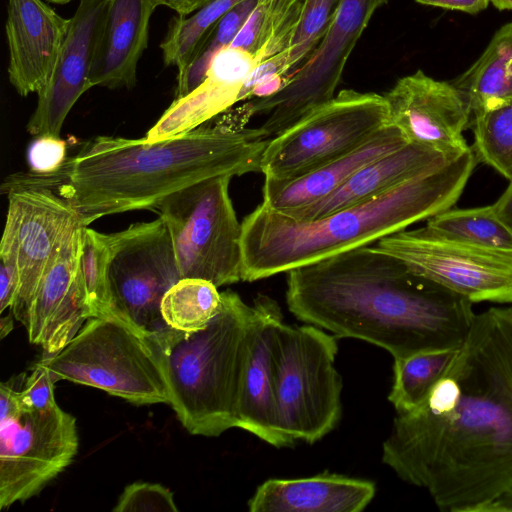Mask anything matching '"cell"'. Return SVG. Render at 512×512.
Listing matches in <instances>:
<instances>
[{
    "label": "cell",
    "instance_id": "9c48e42d",
    "mask_svg": "<svg viewBox=\"0 0 512 512\" xmlns=\"http://www.w3.org/2000/svg\"><path fill=\"white\" fill-rule=\"evenodd\" d=\"M390 125L383 95L343 89L292 127L269 140L260 172L293 179L360 148Z\"/></svg>",
    "mask_w": 512,
    "mask_h": 512
},
{
    "label": "cell",
    "instance_id": "8fae6325",
    "mask_svg": "<svg viewBox=\"0 0 512 512\" xmlns=\"http://www.w3.org/2000/svg\"><path fill=\"white\" fill-rule=\"evenodd\" d=\"M390 0H341L310 57L275 94L241 105L249 119L269 112L261 130L272 139L330 101L353 49L377 9Z\"/></svg>",
    "mask_w": 512,
    "mask_h": 512
},
{
    "label": "cell",
    "instance_id": "74e56055",
    "mask_svg": "<svg viewBox=\"0 0 512 512\" xmlns=\"http://www.w3.org/2000/svg\"><path fill=\"white\" fill-rule=\"evenodd\" d=\"M492 205L501 220L512 229V181Z\"/></svg>",
    "mask_w": 512,
    "mask_h": 512
},
{
    "label": "cell",
    "instance_id": "7c38bea8",
    "mask_svg": "<svg viewBox=\"0 0 512 512\" xmlns=\"http://www.w3.org/2000/svg\"><path fill=\"white\" fill-rule=\"evenodd\" d=\"M109 278L126 324L151 341L170 329L161 314L166 291L180 279L169 231L158 217L112 233Z\"/></svg>",
    "mask_w": 512,
    "mask_h": 512
},
{
    "label": "cell",
    "instance_id": "7402d4cb",
    "mask_svg": "<svg viewBox=\"0 0 512 512\" xmlns=\"http://www.w3.org/2000/svg\"><path fill=\"white\" fill-rule=\"evenodd\" d=\"M374 482L322 473L296 479H268L248 501L251 512H360L374 498Z\"/></svg>",
    "mask_w": 512,
    "mask_h": 512
},
{
    "label": "cell",
    "instance_id": "484cf974",
    "mask_svg": "<svg viewBox=\"0 0 512 512\" xmlns=\"http://www.w3.org/2000/svg\"><path fill=\"white\" fill-rule=\"evenodd\" d=\"M459 348L423 351L394 360L393 384L388 400L397 413L411 411L423 403Z\"/></svg>",
    "mask_w": 512,
    "mask_h": 512
},
{
    "label": "cell",
    "instance_id": "603a6c76",
    "mask_svg": "<svg viewBox=\"0 0 512 512\" xmlns=\"http://www.w3.org/2000/svg\"><path fill=\"white\" fill-rule=\"evenodd\" d=\"M408 142L394 125H388L350 154L302 176L265 178L262 204L281 214L309 206L335 192L363 166L392 153Z\"/></svg>",
    "mask_w": 512,
    "mask_h": 512
},
{
    "label": "cell",
    "instance_id": "1f68e13d",
    "mask_svg": "<svg viewBox=\"0 0 512 512\" xmlns=\"http://www.w3.org/2000/svg\"><path fill=\"white\" fill-rule=\"evenodd\" d=\"M257 2L244 0L218 21L201 43L183 81L177 85L175 99L184 97L204 81L214 56L233 41Z\"/></svg>",
    "mask_w": 512,
    "mask_h": 512
},
{
    "label": "cell",
    "instance_id": "5bb4252c",
    "mask_svg": "<svg viewBox=\"0 0 512 512\" xmlns=\"http://www.w3.org/2000/svg\"><path fill=\"white\" fill-rule=\"evenodd\" d=\"M8 210L0 242V260L12 263L19 287L11 312L26 325L38 285L70 229L81 220L64 198L43 187L6 193Z\"/></svg>",
    "mask_w": 512,
    "mask_h": 512
},
{
    "label": "cell",
    "instance_id": "b9f144b4",
    "mask_svg": "<svg viewBox=\"0 0 512 512\" xmlns=\"http://www.w3.org/2000/svg\"><path fill=\"white\" fill-rule=\"evenodd\" d=\"M498 10H510L512 11V0H490Z\"/></svg>",
    "mask_w": 512,
    "mask_h": 512
},
{
    "label": "cell",
    "instance_id": "f1b7e54d",
    "mask_svg": "<svg viewBox=\"0 0 512 512\" xmlns=\"http://www.w3.org/2000/svg\"><path fill=\"white\" fill-rule=\"evenodd\" d=\"M112 253V233H101L88 226L84 228L82 272L90 316L110 318L127 325L116 307L111 289Z\"/></svg>",
    "mask_w": 512,
    "mask_h": 512
},
{
    "label": "cell",
    "instance_id": "ab89813d",
    "mask_svg": "<svg viewBox=\"0 0 512 512\" xmlns=\"http://www.w3.org/2000/svg\"><path fill=\"white\" fill-rule=\"evenodd\" d=\"M13 317L14 315L9 314L5 317H2L0 320V338H5L13 329Z\"/></svg>",
    "mask_w": 512,
    "mask_h": 512
},
{
    "label": "cell",
    "instance_id": "3957f363",
    "mask_svg": "<svg viewBox=\"0 0 512 512\" xmlns=\"http://www.w3.org/2000/svg\"><path fill=\"white\" fill-rule=\"evenodd\" d=\"M269 138L261 128H237L214 118L158 142L97 136L50 174H12L1 193L43 187L64 198L89 226L132 210L154 209L166 197L199 181L260 172Z\"/></svg>",
    "mask_w": 512,
    "mask_h": 512
},
{
    "label": "cell",
    "instance_id": "5b68a950",
    "mask_svg": "<svg viewBox=\"0 0 512 512\" xmlns=\"http://www.w3.org/2000/svg\"><path fill=\"white\" fill-rule=\"evenodd\" d=\"M254 318V305L226 290L218 312L203 329H170L151 341L162 358L169 404L190 434L216 437L239 426Z\"/></svg>",
    "mask_w": 512,
    "mask_h": 512
},
{
    "label": "cell",
    "instance_id": "d6986e66",
    "mask_svg": "<svg viewBox=\"0 0 512 512\" xmlns=\"http://www.w3.org/2000/svg\"><path fill=\"white\" fill-rule=\"evenodd\" d=\"M69 28L42 0H9L5 31L8 78L20 96L38 93L49 81Z\"/></svg>",
    "mask_w": 512,
    "mask_h": 512
},
{
    "label": "cell",
    "instance_id": "52a82bcc",
    "mask_svg": "<svg viewBox=\"0 0 512 512\" xmlns=\"http://www.w3.org/2000/svg\"><path fill=\"white\" fill-rule=\"evenodd\" d=\"M232 178L199 181L154 209L169 231L180 278H200L217 287L242 281V222L229 195Z\"/></svg>",
    "mask_w": 512,
    "mask_h": 512
},
{
    "label": "cell",
    "instance_id": "44dd1931",
    "mask_svg": "<svg viewBox=\"0 0 512 512\" xmlns=\"http://www.w3.org/2000/svg\"><path fill=\"white\" fill-rule=\"evenodd\" d=\"M448 161L451 160L434 150L408 143L357 170L325 199L283 215L297 221L316 220L375 199Z\"/></svg>",
    "mask_w": 512,
    "mask_h": 512
},
{
    "label": "cell",
    "instance_id": "2e32d148",
    "mask_svg": "<svg viewBox=\"0 0 512 512\" xmlns=\"http://www.w3.org/2000/svg\"><path fill=\"white\" fill-rule=\"evenodd\" d=\"M85 227L80 221L67 233L29 307L28 338L42 347L44 355L60 351L91 318L82 272Z\"/></svg>",
    "mask_w": 512,
    "mask_h": 512
},
{
    "label": "cell",
    "instance_id": "4316f807",
    "mask_svg": "<svg viewBox=\"0 0 512 512\" xmlns=\"http://www.w3.org/2000/svg\"><path fill=\"white\" fill-rule=\"evenodd\" d=\"M244 0H211L192 16H175L160 44L165 66L178 69L180 84L193 61L201 43L218 21L235 5Z\"/></svg>",
    "mask_w": 512,
    "mask_h": 512
},
{
    "label": "cell",
    "instance_id": "4dcf8cb0",
    "mask_svg": "<svg viewBox=\"0 0 512 512\" xmlns=\"http://www.w3.org/2000/svg\"><path fill=\"white\" fill-rule=\"evenodd\" d=\"M340 1L302 0L301 15L291 46L274 56L285 84L320 43Z\"/></svg>",
    "mask_w": 512,
    "mask_h": 512
},
{
    "label": "cell",
    "instance_id": "f546056e",
    "mask_svg": "<svg viewBox=\"0 0 512 512\" xmlns=\"http://www.w3.org/2000/svg\"><path fill=\"white\" fill-rule=\"evenodd\" d=\"M472 150L477 162L492 167L512 181V103L472 116Z\"/></svg>",
    "mask_w": 512,
    "mask_h": 512
},
{
    "label": "cell",
    "instance_id": "e575fe53",
    "mask_svg": "<svg viewBox=\"0 0 512 512\" xmlns=\"http://www.w3.org/2000/svg\"><path fill=\"white\" fill-rule=\"evenodd\" d=\"M65 140L51 134L37 135L28 149L30 172L50 174L57 171L67 159Z\"/></svg>",
    "mask_w": 512,
    "mask_h": 512
},
{
    "label": "cell",
    "instance_id": "ee69618b",
    "mask_svg": "<svg viewBox=\"0 0 512 512\" xmlns=\"http://www.w3.org/2000/svg\"><path fill=\"white\" fill-rule=\"evenodd\" d=\"M71 0H66V3H69Z\"/></svg>",
    "mask_w": 512,
    "mask_h": 512
},
{
    "label": "cell",
    "instance_id": "4fadbf2b",
    "mask_svg": "<svg viewBox=\"0 0 512 512\" xmlns=\"http://www.w3.org/2000/svg\"><path fill=\"white\" fill-rule=\"evenodd\" d=\"M376 247L473 304L512 303V253L444 237L426 226L393 233Z\"/></svg>",
    "mask_w": 512,
    "mask_h": 512
},
{
    "label": "cell",
    "instance_id": "836d02e7",
    "mask_svg": "<svg viewBox=\"0 0 512 512\" xmlns=\"http://www.w3.org/2000/svg\"><path fill=\"white\" fill-rule=\"evenodd\" d=\"M54 382L49 370L40 361L26 378L22 388L15 391V401L24 412L45 411L57 406L54 397Z\"/></svg>",
    "mask_w": 512,
    "mask_h": 512
},
{
    "label": "cell",
    "instance_id": "60d3db41",
    "mask_svg": "<svg viewBox=\"0 0 512 512\" xmlns=\"http://www.w3.org/2000/svg\"><path fill=\"white\" fill-rule=\"evenodd\" d=\"M211 0H188L185 8V16L195 12Z\"/></svg>",
    "mask_w": 512,
    "mask_h": 512
},
{
    "label": "cell",
    "instance_id": "ffe728a7",
    "mask_svg": "<svg viewBox=\"0 0 512 512\" xmlns=\"http://www.w3.org/2000/svg\"><path fill=\"white\" fill-rule=\"evenodd\" d=\"M156 7L153 0H108L89 77L91 88L135 86L138 62L148 45L149 22Z\"/></svg>",
    "mask_w": 512,
    "mask_h": 512
},
{
    "label": "cell",
    "instance_id": "d4e9b609",
    "mask_svg": "<svg viewBox=\"0 0 512 512\" xmlns=\"http://www.w3.org/2000/svg\"><path fill=\"white\" fill-rule=\"evenodd\" d=\"M425 226L444 237L512 253V229L492 204L465 209L451 207L427 219Z\"/></svg>",
    "mask_w": 512,
    "mask_h": 512
},
{
    "label": "cell",
    "instance_id": "cb8c5ba5",
    "mask_svg": "<svg viewBox=\"0 0 512 512\" xmlns=\"http://www.w3.org/2000/svg\"><path fill=\"white\" fill-rule=\"evenodd\" d=\"M451 83L466 98L472 116L512 103V22L502 26L481 56Z\"/></svg>",
    "mask_w": 512,
    "mask_h": 512
},
{
    "label": "cell",
    "instance_id": "8992f818",
    "mask_svg": "<svg viewBox=\"0 0 512 512\" xmlns=\"http://www.w3.org/2000/svg\"><path fill=\"white\" fill-rule=\"evenodd\" d=\"M54 383L68 380L135 405L169 403L163 362L150 339L110 318H89L55 354L44 355Z\"/></svg>",
    "mask_w": 512,
    "mask_h": 512
},
{
    "label": "cell",
    "instance_id": "6da1fadb",
    "mask_svg": "<svg viewBox=\"0 0 512 512\" xmlns=\"http://www.w3.org/2000/svg\"><path fill=\"white\" fill-rule=\"evenodd\" d=\"M383 462L450 512H479L512 488V306L476 314L427 398L397 413Z\"/></svg>",
    "mask_w": 512,
    "mask_h": 512
},
{
    "label": "cell",
    "instance_id": "7bdbcfd3",
    "mask_svg": "<svg viewBox=\"0 0 512 512\" xmlns=\"http://www.w3.org/2000/svg\"><path fill=\"white\" fill-rule=\"evenodd\" d=\"M48 2L50 3H54V4H66V0H47Z\"/></svg>",
    "mask_w": 512,
    "mask_h": 512
},
{
    "label": "cell",
    "instance_id": "30bf717a",
    "mask_svg": "<svg viewBox=\"0 0 512 512\" xmlns=\"http://www.w3.org/2000/svg\"><path fill=\"white\" fill-rule=\"evenodd\" d=\"M25 380L21 373L0 385V509L37 495L78 450L76 419L58 405L19 410L15 391Z\"/></svg>",
    "mask_w": 512,
    "mask_h": 512
},
{
    "label": "cell",
    "instance_id": "277c9868",
    "mask_svg": "<svg viewBox=\"0 0 512 512\" xmlns=\"http://www.w3.org/2000/svg\"><path fill=\"white\" fill-rule=\"evenodd\" d=\"M470 147L365 203L310 221H297L262 203L242 221V281L289 272L406 229L451 208L477 164Z\"/></svg>",
    "mask_w": 512,
    "mask_h": 512
},
{
    "label": "cell",
    "instance_id": "8d00e7d4",
    "mask_svg": "<svg viewBox=\"0 0 512 512\" xmlns=\"http://www.w3.org/2000/svg\"><path fill=\"white\" fill-rule=\"evenodd\" d=\"M417 3L427 6L440 7L448 10H456L468 14H477L485 10L490 0H415Z\"/></svg>",
    "mask_w": 512,
    "mask_h": 512
},
{
    "label": "cell",
    "instance_id": "d6a6232c",
    "mask_svg": "<svg viewBox=\"0 0 512 512\" xmlns=\"http://www.w3.org/2000/svg\"><path fill=\"white\" fill-rule=\"evenodd\" d=\"M114 512H177L173 493L159 483L134 482L126 486Z\"/></svg>",
    "mask_w": 512,
    "mask_h": 512
},
{
    "label": "cell",
    "instance_id": "ba28073f",
    "mask_svg": "<svg viewBox=\"0 0 512 512\" xmlns=\"http://www.w3.org/2000/svg\"><path fill=\"white\" fill-rule=\"evenodd\" d=\"M336 337L315 325L280 332L276 397L280 429L294 444H312L330 433L342 414V379Z\"/></svg>",
    "mask_w": 512,
    "mask_h": 512
},
{
    "label": "cell",
    "instance_id": "7a4b0ae2",
    "mask_svg": "<svg viewBox=\"0 0 512 512\" xmlns=\"http://www.w3.org/2000/svg\"><path fill=\"white\" fill-rule=\"evenodd\" d=\"M287 273L286 302L296 318L379 346L394 360L459 348L476 315L472 302L376 246Z\"/></svg>",
    "mask_w": 512,
    "mask_h": 512
},
{
    "label": "cell",
    "instance_id": "83f0119b",
    "mask_svg": "<svg viewBox=\"0 0 512 512\" xmlns=\"http://www.w3.org/2000/svg\"><path fill=\"white\" fill-rule=\"evenodd\" d=\"M221 304V293L210 281L180 278L164 294L161 314L168 327L195 332L203 329L216 315Z\"/></svg>",
    "mask_w": 512,
    "mask_h": 512
},
{
    "label": "cell",
    "instance_id": "9a60e30c",
    "mask_svg": "<svg viewBox=\"0 0 512 512\" xmlns=\"http://www.w3.org/2000/svg\"><path fill=\"white\" fill-rule=\"evenodd\" d=\"M383 96L390 124L408 143L434 150L450 160L470 149L464 131L470 128L471 110L451 81L436 80L417 70L400 78Z\"/></svg>",
    "mask_w": 512,
    "mask_h": 512
},
{
    "label": "cell",
    "instance_id": "ac0fdd59",
    "mask_svg": "<svg viewBox=\"0 0 512 512\" xmlns=\"http://www.w3.org/2000/svg\"><path fill=\"white\" fill-rule=\"evenodd\" d=\"M253 305L255 318L242 378L238 428L274 447H291L294 443L280 429L276 397L283 315L278 303L266 295H258Z\"/></svg>",
    "mask_w": 512,
    "mask_h": 512
},
{
    "label": "cell",
    "instance_id": "d590c367",
    "mask_svg": "<svg viewBox=\"0 0 512 512\" xmlns=\"http://www.w3.org/2000/svg\"><path fill=\"white\" fill-rule=\"evenodd\" d=\"M19 276L16 267L0 260V312L11 308L17 295Z\"/></svg>",
    "mask_w": 512,
    "mask_h": 512
},
{
    "label": "cell",
    "instance_id": "f35d334b",
    "mask_svg": "<svg viewBox=\"0 0 512 512\" xmlns=\"http://www.w3.org/2000/svg\"><path fill=\"white\" fill-rule=\"evenodd\" d=\"M188 0H153L155 5L166 6L174 10L178 15L185 16V8Z\"/></svg>",
    "mask_w": 512,
    "mask_h": 512
},
{
    "label": "cell",
    "instance_id": "e0dca14e",
    "mask_svg": "<svg viewBox=\"0 0 512 512\" xmlns=\"http://www.w3.org/2000/svg\"><path fill=\"white\" fill-rule=\"evenodd\" d=\"M108 0H80L53 73L37 93V105L27 131L60 136L63 123L77 100L91 89L89 77Z\"/></svg>",
    "mask_w": 512,
    "mask_h": 512
}]
</instances>
